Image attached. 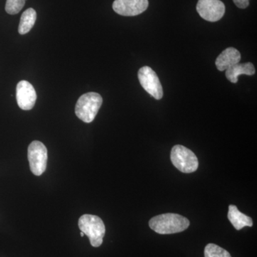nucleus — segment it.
<instances>
[{
	"label": "nucleus",
	"instance_id": "obj_1",
	"mask_svg": "<svg viewBox=\"0 0 257 257\" xmlns=\"http://www.w3.org/2000/svg\"><path fill=\"white\" fill-rule=\"evenodd\" d=\"M150 227L160 234H172L185 231L190 225L189 219L180 214L167 213L154 216L149 222Z\"/></svg>",
	"mask_w": 257,
	"mask_h": 257
},
{
	"label": "nucleus",
	"instance_id": "obj_2",
	"mask_svg": "<svg viewBox=\"0 0 257 257\" xmlns=\"http://www.w3.org/2000/svg\"><path fill=\"white\" fill-rule=\"evenodd\" d=\"M78 225L81 231L89 238L92 246L99 247L102 244L106 229L100 217L84 214L79 218Z\"/></svg>",
	"mask_w": 257,
	"mask_h": 257
},
{
	"label": "nucleus",
	"instance_id": "obj_3",
	"mask_svg": "<svg viewBox=\"0 0 257 257\" xmlns=\"http://www.w3.org/2000/svg\"><path fill=\"white\" fill-rule=\"evenodd\" d=\"M102 102V97L98 93H86L77 100L75 114L84 122H92L100 109Z\"/></svg>",
	"mask_w": 257,
	"mask_h": 257
},
{
	"label": "nucleus",
	"instance_id": "obj_4",
	"mask_svg": "<svg viewBox=\"0 0 257 257\" xmlns=\"http://www.w3.org/2000/svg\"><path fill=\"white\" fill-rule=\"evenodd\" d=\"M170 158L176 168L183 173H192L199 167V161L195 154L182 145H175L172 149Z\"/></svg>",
	"mask_w": 257,
	"mask_h": 257
},
{
	"label": "nucleus",
	"instance_id": "obj_5",
	"mask_svg": "<svg viewBox=\"0 0 257 257\" xmlns=\"http://www.w3.org/2000/svg\"><path fill=\"white\" fill-rule=\"evenodd\" d=\"M47 150L41 142H32L28 147V160L30 170L36 176L42 175L47 168Z\"/></svg>",
	"mask_w": 257,
	"mask_h": 257
},
{
	"label": "nucleus",
	"instance_id": "obj_6",
	"mask_svg": "<svg viewBox=\"0 0 257 257\" xmlns=\"http://www.w3.org/2000/svg\"><path fill=\"white\" fill-rule=\"evenodd\" d=\"M138 78L144 89L155 99L159 100L163 97L162 84L153 69L147 66L142 67L138 72Z\"/></svg>",
	"mask_w": 257,
	"mask_h": 257
},
{
	"label": "nucleus",
	"instance_id": "obj_7",
	"mask_svg": "<svg viewBox=\"0 0 257 257\" xmlns=\"http://www.w3.org/2000/svg\"><path fill=\"white\" fill-rule=\"evenodd\" d=\"M197 11L204 20L215 23L224 16L225 5L220 0H199Z\"/></svg>",
	"mask_w": 257,
	"mask_h": 257
},
{
	"label": "nucleus",
	"instance_id": "obj_8",
	"mask_svg": "<svg viewBox=\"0 0 257 257\" xmlns=\"http://www.w3.org/2000/svg\"><path fill=\"white\" fill-rule=\"evenodd\" d=\"M148 6V0H115L112 8L121 16L133 17L146 11Z\"/></svg>",
	"mask_w": 257,
	"mask_h": 257
},
{
	"label": "nucleus",
	"instance_id": "obj_9",
	"mask_svg": "<svg viewBox=\"0 0 257 257\" xmlns=\"http://www.w3.org/2000/svg\"><path fill=\"white\" fill-rule=\"evenodd\" d=\"M16 98L20 109L31 110L36 102V91L28 81H20L17 85Z\"/></svg>",
	"mask_w": 257,
	"mask_h": 257
},
{
	"label": "nucleus",
	"instance_id": "obj_10",
	"mask_svg": "<svg viewBox=\"0 0 257 257\" xmlns=\"http://www.w3.org/2000/svg\"><path fill=\"white\" fill-rule=\"evenodd\" d=\"M241 60V54L234 47H229L218 56L215 64L218 70H226L235 64L239 63Z\"/></svg>",
	"mask_w": 257,
	"mask_h": 257
},
{
	"label": "nucleus",
	"instance_id": "obj_11",
	"mask_svg": "<svg viewBox=\"0 0 257 257\" xmlns=\"http://www.w3.org/2000/svg\"><path fill=\"white\" fill-rule=\"evenodd\" d=\"M227 216L230 222L236 230H241L245 226L251 227L253 226L252 219L239 211L235 205H229Z\"/></svg>",
	"mask_w": 257,
	"mask_h": 257
},
{
	"label": "nucleus",
	"instance_id": "obj_12",
	"mask_svg": "<svg viewBox=\"0 0 257 257\" xmlns=\"http://www.w3.org/2000/svg\"><path fill=\"white\" fill-rule=\"evenodd\" d=\"M254 66L251 62H246V63H238L229 67L226 70V78L231 83H237L238 77L241 74L245 75L251 76L255 74Z\"/></svg>",
	"mask_w": 257,
	"mask_h": 257
},
{
	"label": "nucleus",
	"instance_id": "obj_13",
	"mask_svg": "<svg viewBox=\"0 0 257 257\" xmlns=\"http://www.w3.org/2000/svg\"><path fill=\"white\" fill-rule=\"evenodd\" d=\"M37 20V13L32 8L25 10L22 15L19 25L18 32L20 35H26L33 28Z\"/></svg>",
	"mask_w": 257,
	"mask_h": 257
},
{
	"label": "nucleus",
	"instance_id": "obj_14",
	"mask_svg": "<svg viewBox=\"0 0 257 257\" xmlns=\"http://www.w3.org/2000/svg\"><path fill=\"white\" fill-rule=\"evenodd\" d=\"M204 257H231L224 248L214 243H209L204 248Z\"/></svg>",
	"mask_w": 257,
	"mask_h": 257
},
{
	"label": "nucleus",
	"instance_id": "obj_15",
	"mask_svg": "<svg viewBox=\"0 0 257 257\" xmlns=\"http://www.w3.org/2000/svg\"><path fill=\"white\" fill-rule=\"evenodd\" d=\"M26 0H7L5 10L10 15L18 14L25 5Z\"/></svg>",
	"mask_w": 257,
	"mask_h": 257
},
{
	"label": "nucleus",
	"instance_id": "obj_16",
	"mask_svg": "<svg viewBox=\"0 0 257 257\" xmlns=\"http://www.w3.org/2000/svg\"><path fill=\"white\" fill-rule=\"evenodd\" d=\"M233 2L240 9H245L249 5V0H233Z\"/></svg>",
	"mask_w": 257,
	"mask_h": 257
},
{
	"label": "nucleus",
	"instance_id": "obj_17",
	"mask_svg": "<svg viewBox=\"0 0 257 257\" xmlns=\"http://www.w3.org/2000/svg\"><path fill=\"white\" fill-rule=\"evenodd\" d=\"M80 235H81V236H84V233L82 232V231H81Z\"/></svg>",
	"mask_w": 257,
	"mask_h": 257
}]
</instances>
